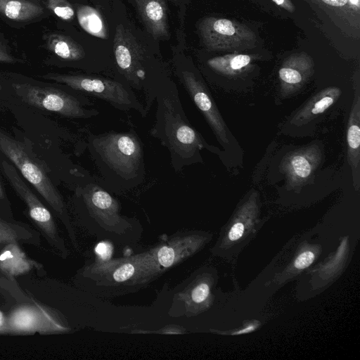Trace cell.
<instances>
[{"instance_id":"obj_1","label":"cell","mask_w":360,"mask_h":360,"mask_svg":"<svg viewBox=\"0 0 360 360\" xmlns=\"http://www.w3.org/2000/svg\"><path fill=\"white\" fill-rule=\"evenodd\" d=\"M203 239L194 231L164 235L146 250L116 258L97 257L85 264L79 276L91 294L113 297L148 287L168 270L191 257Z\"/></svg>"},{"instance_id":"obj_2","label":"cell","mask_w":360,"mask_h":360,"mask_svg":"<svg viewBox=\"0 0 360 360\" xmlns=\"http://www.w3.org/2000/svg\"><path fill=\"white\" fill-rule=\"evenodd\" d=\"M71 178L77 220L91 236L117 245L139 242L143 233L141 223L122 214L120 201L96 176L79 168L73 171Z\"/></svg>"},{"instance_id":"obj_3","label":"cell","mask_w":360,"mask_h":360,"mask_svg":"<svg viewBox=\"0 0 360 360\" xmlns=\"http://www.w3.org/2000/svg\"><path fill=\"white\" fill-rule=\"evenodd\" d=\"M82 143L95 165L98 180L111 193L122 195L143 182V143L132 126L124 131H90Z\"/></svg>"},{"instance_id":"obj_4","label":"cell","mask_w":360,"mask_h":360,"mask_svg":"<svg viewBox=\"0 0 360 360\" xmlns=\"http://www.w3.org/2000/svg\"><path fill=\"white\" fill-rule=\"evenodd\" d=\"M156 111L150 134L158 139L169 153L170 165L175 172L202 162L201 150L215 152L191 124L180 101L174 82L158 77L155 86Z\"/></svg>"},{"instance_id":"obj_5","label":"cell","mask_w":360,"mask_h":360,"mask_svg":"<svg viewBox=\"0 0 360 360\" xmlns=\"http://www.w3.org/2000/svg\"><path fill=\"white\" fill-rule=\"evenodd\" d=\"M0 150L46 200L64 224L74 248L79 249L73 224L57 188L27 147L0 131Z\"/></svg>"},{"instance_id":"obj_6","label":"cell","mask_w":360,"mask_h":360,"mask_svg":"<svg viewBox=\"0 0 360 360\" xmlns=\"http://www.w3.org/2000/svg\"><path fill=\"white\" fill-rule=\"evenodd\" d=\"M41 77L87 96L103 100L119 110H135L143 117L148 114L144 104L121 77L112 78L95 75L58 73H49Z\"/></svg>"},{"instance_id":"obj_7","label":"cell","mask_w":360,"mask_h":360,"mask_svg":"<svg viewBox=\"0 0 360 360\" xmlns=\"http://www.w3.org/2000/svg\"><path fill=\"white\" fill-rule=\"evenodd\" d=\"M13 88L25 103L65 117L90 119L99 115L89 96L70 87L62 89L16 83Z\"/></svg>"},{"instance_id":"obj_8","label":"cell","mask_w":360,"mask_h":360,"mask_svg":"<svg viewBox=\"0 0 360 360\" xmlns=\"http://www.w3.org/2000/svg\"><path fill=\"white\" fill-rule=\"evenodd\" d=\"M3 172L14 191L26 204L30 217L46 236L48 241L63 258L68 256V250L60 236L51 212L21 178L15 168L7 161L1 162Z\"/></svg>"},{"instance_id":"obj_9","label":"cell","mask_w":360,"mask_h":360,"mask_svg":"<svg viewBox=\"0 0 360 360\" xmlns=\"http://www.w3.org/2000/svg\"><path fill=\"white\" fill-rule=\"evenodd\" d=\"M176 75L218 141L224 146L229 143L226 124L209 89L201 77L189 67L180 68L176 72Z\"/></svg>"},{"instance_id":"obj_10","label":"cell","mask_w":360,"mask_h":360,"mask_svg":"<svg viewBox=\"0 0 360 360\" xmlns=\"http://www.w3.org/2000/svg\"><path fill=\"white\" fill-rule=\"evenodd\" d=\"M210 293L207 281L190 276L174 289L168 315L172 318L194 315L209 298Z\"/></svg>"},{"instance_id":"obj_11","label":"cell","mask_w":360,"mask_h":360,"mask_svg":"<svg viewBox=\"0 0 360 360\" xmlns=\"http://www.w3.org/2000/svg\"><path fill=\"white\" fill-rule=\"evenodd\" d=\"M321 160V149L316 145L290 152L282 160L281 168L292 187L303 186L312 177Z\"/></svg>"},{"instance_id":"obj_12","label":"cell","mask_w":360,"mask_h":360,"mask_svg":"<svg viewBox=\"0 0 360 360\" xmlns=\"http://www.w3.org/2000/svg\"><path fill=\"white\" fill-rule=\"evenodd\" d=\"M148 32L155 39L169 35L165 0H134Z\"/></svg>"},{"instance_id":"obj_13","label":"cell","mask_w":360,"mask_h":360,"mask_svg":"<svg viewBox=\"0 0 360 360\" xmlns=\"http://www.w3.org/2000/svg\"><path fill=\"white\" fill-rule=\"evenodd\" d=\"M340 94L341 91L338 87H330L321 90L310 98L295 113L291 120V123L300 126L309 122L333 105Z\"/></svg>"},{"instance_id":"obj_14","label":"cell","mask_w":360,"mask_h":360,"mask_svg":"<svg viewBox=\"0 0 360 360\" xmlns=\"http://www.w3.org/2000/svg\"><path fill=\"white\" fill-rule=\"evenodd\" d=\"M360 96L355 95L347 129V160L352 168L354 184L358 180L360 162Z\"/></svg>"},{"instance_id":"obj_15","label":"cell","mask_w":360,"mask_h":360,"mask_svg":"<svg viewBox=\"0 0 360 360\" xmlns=\"http://www.w3.org/2000/svg\"><path fill=\"white\" fill-rule=\"evenodd\" d=\"M44 10L29 0H0V13L15 21H25L41 15Z\"/></svg>"},{"instance_id":"obj_16","label":"cell","mask_w":360,"mask_h":360,"mask_svg":"<svg viewBox=\"0 0 360 360\" xmlns=\"http://www.w3.org/2000/svg\"><path fill=\"white\" fill-rule=\"evenodd\" d=\"M47 46L58 57L67 61L78 62L86 57L82 46L64 35L51 34L47 39Z\"/></svg>"},{"instance_id":"obj_17","label":"cell","mask_w":360,"mask_h":360,"mask_svg":"<svg viewBox=\"0 0 360 360\" xmlns=\"http://www.w3.org/2000/svg\"><path fill=\"white\" fill-rule=\"evenodd\" d=\"M77 15L80 26L88 34L101 39L108 37L105 21L97 9L89 6H79Z\"/></svg>"},{"instance_id":"obj_18","label":"cell","mask_w":360,"mask_h":360,"mask_svg":"<svg viewBox=\"0 0 360 360\" xmlns=\"http://www.w3.org/2000/svg\"><path fill=\"white\" fill-rule=\"evenodd\" d=\"M34 236L33 233L22 226L8 223L0 219V245L20 241L28 243L33 240Z\"/></svg>"},{"instance_id":"obj_19","label":"cell","mask_w":360,"mask_h":360,"mask_svg":"<svg viewBox=\"0 0 360 360\" xmlns=\"http://www.w3.org/2000/svg\"><path fill=\"white\" fill-rule=\"evenodd\" d=\"M250 58L248 55H238L233 57L229 63L223 58H213L207 61L208 65L213 70L224 74H231L248 65Z\"/></svg>"},{"instance_id":"obj_20","label":"cell","mask_w":360,"mask_h":360,"mask_svg":"<svg viewBox=\"0 0 360 360\" xmlns=\"http://www.w3.org/2000/svg\"><path fill=\"white\" fill-rule=\"evenodd\" d=\"M47 7L64 20H70L75 16V11L68 0H47Z\"/></svg>"},{"instance_id":"obj_21","label":"cell","mask_w":360,"mask_h":360,"mask_svg":"<svg viewBox=\"0 0 360 360\" xmlns=\"http://www.w3.org/2000/svg\"><path fill=\"white\" fill-rule=\"evenodd\" d=\"M186 330L180 326L170 325L166 326L160 329L156 330H134L131 333H142V334H183Z\"/></svg>"},{"instance_id":"obj_22","label":"cell","mask_w":360,"mask_h":360,"mask_svg":"<svg viewBox=\"0 0 360 360\" xmlns=\"http://www.w3.org/2000/svg\"><path fill=\"white\" fill-rule=\"evenodd\" d=\"M315 255L311 251L301 253L295 261V266L297 269H304L309 266L314 261Z\"/></svg>"},{"instance_id":"obj_23","label":"cell","mask_w":360,"mask_h":360,"mask_svg":"<svg viewBox=\"0 0 360 360\" xmlns=\"http://www.w3.org/2000/svg\"><path fill=\"white\" fill-rule=\"evenodd\" d=\"M245 226L241 222L235 223L231 228L228 237L230 240H237L242 237L244 233Z\"/></svg>"},{"instance_id":"obj_24","label":"cell","mask_w":360,"mask_h":360,"mask_svg":"<svg viewBox=\"0 0 360 360\" xmlns=\"http://www.w3.org/2000/svg\"><path fill=\"white\" fill-rule=\"evenodd\" d=\"M15 61L16 59L4 46L0 44V63H15Z\"/></svg>"},{"instance_id":"obj_25","label":"cell","mask_w":360,"mask_h":360,"mask_svg":"<svg viewBox=\"0 0 360 360\" xmlns=\"http://www.w3.org/2000/svg\"><path fill=\"white\" fill-rule=\"evenodd\" d=\"M326 4L333 6H345L348 0H321Z\"/></svg>"},{"instance_id":"obj_26","label":"cell","mask_w":360,"mask_h":360,"mask_svg":"<svg viewBox=\"0 0 360 360\" xmlns=\"http://www.w3.org/2000/svg\"><path fill=\"white\" fill-rule=\"evenodd\" d=\"M4 198H5V193L3 190V187H2L1 181H0V200H4Z\"/></svg>"},{"instance_id":"obj_27","label":"cell","mask_w":360,"mask_h":360,"mask_svg":"<svg viewBox=\"0 0 360 360\" xmlns=\"http://www.w3.org/2000/svg\"><path fill=\"white\" fill-rule=\"evenodd\" d=\"M285 0H273L276 4L282 5L284 3Z\"/></svg>"},{"instance_id":"obj_28","label":"cell","mask_w":360,"mask_h":360,"mask_svg":"<svg viewBox=\"0 0 360 360\" xmlns=\"http://www.w3.org/2000/svg\"><path fill=\"white\" fill-rule=\"evenodd\" d=\"M352 3L358 5L359 4V0H349Z\"/></svg>"},{"instance_id":"obj_29","label":"cell","mask_w":360,"mask_h":360,"mask_svg":"<svg viewBox=\"0 0 360 360\" xmlns=\"http://www.w3.org/2000/svg\"><path fill=\"white\" fill-rule=\"evenodd\" d=\"M0 89H1V86H0Z\"/></svg>"}]
</instances>
